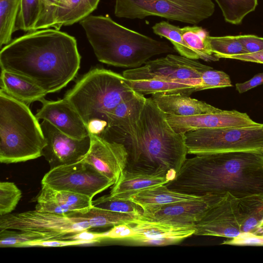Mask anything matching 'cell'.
Listing matches in <instances>:
<instances>
[{"mask_svg":"<svg viewBox=\"0 0 263 263\" xmlns=\"http://www.w3.org/2000/svg\"><path fill=\"white\" fill-rule=\"evenodd\" d=\"M80 63L75 37L50 28L15 38L0 51L1 70L20 76L47 93L58 91L71 82Z\"/></svg>","mask_w":263,"mask_h":263,"instance_id":"6da1fadb","label":"cell"},{"mask_svg":"<svg viewBox=\"0 0 263 263\" xmlns=\"http://www.w3.org/2000/svg\"><path fill=\"white\" fill-rule=\"evenodd\" d=\"M166 185L197 196L263 195V152H229L186 158L176 177Z\"/></svg>","mask_w":263,"mask_h":263,"instance_id":"7a4b0ae2","label":"cell"},{"mask_svg":"<svg viewBox=\"0 0 263 263\" xmlns=\"http://www.w3.org/2000/svg\"><path fill=\"white\" fill-rule=\"evenodd\" d=\"M125 170L132 172L176 177L186 159L185 134L174 130L152 98H146L141 113L137 144L127 150Z\"/></svg>","mask_w":263,"mask_h":263,"instance_id":"3957f363","label":"cell"},{"mask_svg":"<svg viewBox=\"0 0 263 263\" xmlns=\"http://www.w3.org/2000/svg\"><path fill=\"white\" fill-rule=\"evenodd\" d=\"M80 24L97 59L108 65L136 68L154 56L176 51L166 42L126 28L108 15H89Z\"/></svg>","mask_w":263,"mask_h":263,"instance_id":"277c9868","label":"cell"},{"mask_svg":"<svg viewBox=\"0 0 263 263\" xmlns=\"http://www.w3.org/2000/svg\"><path fill=\"white\" fill-rule=\"evenodd\" d=\"M46 145L41 124L28 105L0 90V162L37 158Z\"/></svg>","mask_w":263,"mask_h":263,"instance_id":"5b68a950","label":"cell"},{"mask_svg":"<svg viewBox=\"0 0 263 263\" xmlns=\"http://www.w3.org/2000/svg\"><path fill=\"white\" fill-rule=\"evenodd\" d=\"M137 93L122 74L95 68L84 74L64 98L74 106L87 126L93 120L105 121L108 112Z\"/></svg>","mask_w":263,"mask_h":263,"instance_id":"8992f818","label":"cell"},{"mask_svg":"<svg viewBox=\"0 0 263 263\" xmlns=\"http://www.w3.org/2000/svg\"><path fill=\"white\" fill-rule=\"evenodd\" d=\"M212 0H115L116 16L142 19L154 16L196 25L211 16Z\"/></svg>","mask_w":263,"mask_h":263,"instance_id":"52a82bcc","label":"cell"},{"mask_svg":"<svg viewBox=\"0 0 263 263\" xmlns=\"http://www.w3.org/2000/svg\"><path fill=\"white\" fill-rule=\"evenodd\" d=\"M188 154L262 152L263 123L254 126L204 128L185 133Z\"/></svg>","mask_w":263,"mask_h":263,"instance_id":"ba28073f","label":"cell"},{"mask_svg":"<svg viewBox=\"0 0 263 263\" xmlns=\"http://www.w3.org/2000/svg\"><path fill=\"white\" fill-rule=\"evenodd\" d=\"M91 229L80 217L37 210L0 216V230L12 229L44 235L51 239L68 240L70 236Z\"/></svg>","mask_w":263,"mask_h":263,"instance_id":"9c48e42d","label":"cell"},{"mask_svg":"<svg viewBox=\"0 0 263 263\" xmlns=\"http://www.w3.org/2000/svg\"><path fill=\"white\" fill-rule=\"evenodd\" d=\"M212 68L197 60L168 53L165 57L148 60L139 67L127 69L122 75L128 80L158 79L198 86L202 73Z\"/></svg>","mask_w":263,"mask_h":263,"instance_id":"30bf717a","label":"cell"},{"mask_svg":"<svg viewBox=\"0 0 263 263\" xmlns=\"http://www.w3.org/2000/svg\"><path fill=\"white\" fill-rule=\"evenodd\" d=\"M42 186L80 194L92 199L115 182L88 163L80 160L51 168L44 176Z\"/></svg>","mask_w":263,"mask_h":263,"instance_id":"8fae6325","label":"cell"},{"mask_svg":"<svg viewBox=\"0 0 263 263\" xmlns=\"http://www.w3.org/2000/svg\"><path fill=\"white\" fill-rule=\"evenodd\" d=\"M238 198L226 193L213 204L201 219L195 224L198 236L232 238L241 233L237 217Z\"/></svg>","mask_w":263,"mask_h":263,"instance_id":"7c38bea8","label":"cell"},{"mask_svg":"<svg viewBox=\"0 0 263 263\" xmlns=\"http://www.w3.org/2000/svg\"><path fill=\"white\" fill-rule=\"evenodd\" d=\"M40 124L46 141L42 156L48 162L50 169L79 161L88 151L90 136L77 139L62 133L46 120Z\"/></svg>","mask_w":263,"mask_h":263,"instance_id":"4fadbf2b","label":"cell"},{"mask_svg":"<svg viewBox=\"0 0 263 263\" xmlns=\"http://www.w3.org/2000/svg\"><path fill=\"white\" fill-rule=\"evenodd\" d=\"M223 196L206 195L196 199L147 206L143 208V213L139 217L173 224H195L208 209Z\"/></svg>","mask_w":263,"mask_h":263,"instance_id":"5bb4252c","label":"cell"},{"mask_svg":"<svg viewBox=\"0 0 263 263\" xmlns=\"http://www.w3.org/2000/svg\"><path fill=\"white\" fill-rule=\"evenodd\" d=\"M146 98L139 93L119 104L105 117L107 127L99 136L115 133L123 138L117 141L124 144L126 149L135 146L139 136L140 120Z\"/></svg>","mask_w":263,"mask_h":263,"instance_id":"9a60e30c","label":"cell"},{"mask_svg":"<svg viewBox=\"0 0 263 263\" xmlns=\"http://www.w3.org/2000/svg\"><path fill=\"white\" fill-rule=\"evenodd\" d=\"M89 136L91 141L89 150L81 160L90 164L115 183L126 166L128 153L125 145L96 135Z\"/></svg>","mask_w":263,"mask_h":263,"instance_id":"2e32d148","label":"cell"},{"mask_svg":"<svg viewBox=\"0 0 263 263\" xmlns=\"http://www.w3.org/2000/svg\"><path fill=\"white\" fill-rule=\"evenodd\" d=\"M167 119L175 131L183 133L204 128L246 127L259 125L245 112L236 110L182 117L167 114Z\"/></svg>","mask_w":263,"mask_h":263,"instance_id":"e0dca14e","label":"cell"},{"mask_svg":"<svg viewBox=\"0 0 263 263\" xmlns=\"http://www.w3.org/2000/svg\"><path fill=\"white\" fill-rule=\"evenodd\" d=\"M133 235L127 240L144 245H172L194 235L195 224L181 225L150 221L139 217L130 224Z\"/></svg>","mask_w":263,"mask_h":263,"instance_id":"ac0fdd59","label":"cell"},{"mask_svg":"<svg viewBox=\"0 0 263 263\" xmlns=\"http://www.w3.org/2000/svg\"><path fill=\"white\" fill-rule=\"evenodd\" d=\"M41 108L35 116L38 120H46L65 134L77 139L89 136L82 118L67 100L64 98L57 101H41Z\"/></svg>","mask_w":263,"mask_h":263,"instance_id":"d6986e66","label":"cell"},{"mask_svg":"<svg viewBox=\"0 0 263 263\" xmlns=\"http://www.w3.org/2000/svg\"><path fill=\"white\" fill-rule=\"evenodd\" d=\"M36 201L35 210L61 215L92 205V200L88 196L43 186Z\"/></svg>","mask_w":263,"mask_h":263,"instance_id":"ffe728a7","label":"cell"},{"mask_svg":"<svg viewBox=\"0 0 263 263\" xmlns=\"http://www.w3.org/2000/svg\"><path fill=\"white\" fill-rule=\"evenodd\" d=\"M152 99L157 106L168 115L187 117L220 112L222 109L204 102L180 94L152 95Z\"/></svg>","mask_w":263,"mask_h":263,"instance_id":"44dd1931","label":"cell"},{"mask_svg":"<svg viewBox=\"0 0 263 263\" xmlns=\"http://www.w3.org/2000/svg\"><path fill=\"white\" fill-rule=\"evenodd\" d=\"M172 180L167 175L132 172L124 170L113 185L110 194L119 198L129 199L132 195L141 191L167 184Z\"/></svg>","mask_w":263,"mask_h":263,"instance_id":"7402d4cb","label":"cell"},{"mask_svg":"<svg viewBox=\"0 0 263 263\" xmlns=\"http://www.w3.org/2000/svg\"><path fill=\"white\" fill-rule=\"evenodd\" d=\"M0 90L27 105L45 99L46 93L42 88L13 73L1 70Z\"/></svg>","mask_w":263,"mask_h":263,"instance_id":"603a6c76","label":"cell"},{"mask_svg":"<svg viewBox=\"0 0 263 263\" xmlns=\"http://www.w3.org/2000/svg\"><path fill=\"white\" fill-rule=\"evenodd\" d=\"M237 217L241 233H255L263 221V195L238 198Z\"/></svg>","mask_w":263,"mask_h":263,"instance_id":"cb8c5ba5","label":"cell"},{"mask_svg":"<svg viewBox=\"0 0 263 263\" xmlns=\"http://www.w3.org/2000/svg\"><path fill=\"white\" fill-rule=\"evenodd\" d=\"M128 84L136 92L143 96L162 93L164 95L180 94L190 96L196 91L197 86L180 82L158 80H128Z\"/></svg>","mask_w":263,"mask_h":263,"instance_id":"d4e9b609","label":"cell"},{"mask_svg":"<svg viewBox=\"0 0 263 263\" xmlns=\"http://www.w3.org/2000/svg\"><path fill=\"white\" fill-rule=\"evenodd\" d=\"M67 215L87 220L91 228L113 227L122 223L132 224L137 216L96 207L71 211Z\"/></svg>","mask_w":263,"mask_h":263,"instance_id":"484cf974","label":"cell"},{"mask_svg":"<svg viewBox=\"0 0 263 263\" xmlns=\"http://www.w3.org/2000/svg\"><path fill=\"white\" fill-rule=\"evenodd\" d=\"M202 197L174 191L168 189L165 184L141 191L132 195L129 199L144 208L149 206L196 199Z\"/></svg>","mask_w":263,"mask_h":263,"instance_id":"4316f807","label":"cell"},{"mask_svg":"<svg viewBox=\"0 0 263 263\" xmlns=\"http://www.w3.org/2000/svg\"><path fill=\"white\" fill-rule=\"evenodd\" d=\"M93 11L87 0H60L54 19V29L80 22Z\"/></svg>","mask_w":263,"mask_h":263,"instance_id":"83f0119b","label":"cell"},{"mask_svg":"<svg viewBox=\"0 0 263 263\" xmlns=\"http://www.w3.org/2000/svg\"><path fill=\"white\" fill-rule=\"evenodd\" d=\"M185 43L205 61H217L219 59L211 51L208 42L209 32L201 27L194 25L181 28Z\"/></svg>","mask_w":263,"mask_h":263,"instance_id":"f1b7e54d","label":"cell"},{"mask_svg":"<svg viewBox=\"0 0 263 263\" xmlns=\"http://www.w3.org/2000/svg\"><path fill=\"white\" fill-rule=\"evenodd\" d=\"M152 29L156 35L169 40L180 55L194 60L200 59L198 55L184 41L181 27L171 24L168 22L161 21L155 24L152 27Z\"/></svg>","mask_w":263,"mask_h":263,"instance_id":"f546056e","label":"cell"},{"mask_svg":"<svg viewBox=\"0 0 263 263\" xmlns=\"http://www.w3.org/2000/svg\"><path fill=\"white\" fill-rule=\"evenodd\" d=\"M20 0H0V46L12 41L15 31V24Z\"/></svg>","mask_w":263,"mask_h":263,"instance_id":"4dcf8cb0","label":"cell"},{"mask_svg":"<svg viewBox=\"0 0 263 263\" xmlns=\"http://www.w3.org/2000/svg\"><path fill=\"white\" fill-rule=\"evenodd\" d=\"M227 22L240 24L243 18L255 10L258 0H215Z\"/></svg>","mask_w":263,"mask_h":263,"instance_id":"1f68e13d","label":"cell"},{"mask_svg":"<svg viewBox=\"0 0 263 263\" xmlns=\"http://www.w3.org/2000/svg\"><path fill=\"white\" fill-rule=\"evenodd\" d=\"M96 207L116 212L140 217L143 208L130 199H121L110 194L104 195L92 201Z\"/></svg>","mask_w":263,"mask_h":263,"instance_id":"d6a6232c","label":"cell"},{"mask_svg":"<svg viewBox=\"0 0 263 263\" xmlns=\"http://www.w3.org/2000/svg\"><path fill=\"white\" fill-rule=\"evenodd\" d=\"M41 0H20L15 31H34L41 13Z\"/></svg>","mask_w":263,"mask_h":263,"instance_id":"836d02e7","label":"cell"},{"mask_svg":"<svg viewBox=\"0 0 263 263\" xmlns=\"http://www.w3.org/2000/svg\"><path fill=\"white\" fill-rule=\"evenodd\" d=\"M211 51L218 59L247 53L237 35L208 37Z\"/></svg>","mask_w":263,"mask_h":263,"instance_id":"e575fe53","label":"cell"},{"mask_svg":"<svg viewBox=\"0 0 263 263\" xmlns=\"http://www.w3.org/2000/svg\"><path fill=\"white\" fill-rule=\"evenodd\" d=\"M50 239L43 235L12 229L0 230V247H29L33 242Z\"/></svg>","mask_w":263,"mask_h":263,"instance_id":"d590c367","label":"cell"},{"mask_svg":"<svg viewBox=\"0 0 263 263\" xmlns=\"http://www.w3.org/2000/svg\"><path fill=\"white\" fill-rule=\"evenodd\" d=\"M22 197V192L12 182H0V216L10 214Z\"/></svg>","mask_w":263,"mask_h":263,"instance_id":"8d00e7d4","label":"cell"},{"mask_svg":"<svg viewBox=\"0 0 263 263\" xmlns=\"http://www.w3.org/2000/svg\"><path fill=\"white\" fill-rule=\"evenodd\" d=\"M201 82L196 91L232 86L231 79L226 72L213 68L204 71L201 76Z\"/></svg>","mask_w":263,"mask_h":263,"instance_id":"74e56055","label":"cell"},{"mask_svg":"<svg viewBox=\"0 0 263 263\" xmlns=\"http://www.w3.org/2000/svg\"><path fill=\"white\" fill-rule=\"evenodd\" d=\"M60 0H41V13L34 30L53 28Z\"/></svg>","mask_w":263,"mask_h":263,"instance_id":"f35d334b","label":"cell"},{"mask_svg":"<svg viewBox=\"0 0 263 263\" xmlns=\"http://www.w3.org/2000/svg\"><path fill=\"white\" fill-rule=\"evenodd\" d=\"M221 244L238 246H263V236L252 233L243 232L238 236L228 238Z\"/></svg>","mask_w":263,"mask_h":263,"instance_id":"ab89813d","label":"cell"},{"mask_svg":"<svg viewBox=\"0 0 263 263\" xmlns=\"http://www.w3.org/2000/svg\"><path fill=\"white\" fill-rule=\"evenodd\" d=\"M247 53H253L263 50V37L253 34L237 35Z\"/></svg>","mask_w":263,"mask_h":263,"instance_id":"60d3db41","label":"cell"},{"mask_svg":"<svg viewBox=\"0 0 263 263\" xmlns=\"http://www.w3.org/2000/svg\"><path fill=\"white\" fill-rule=\"evenodd\" d=\"M104 233L105 238L127 239L133 235L134 231L130 224L122 223L114 226Z\"/></svg>","mask_w":263,"mask_h":263,"instance_id":"b9f144b4","label":"cell"},{"mask_svg":"<svg viewBox=\"0 0 263 263\" xmlns=\"http://www.w3.org/2000/svg\"><path fill=\"white\" fill-rule=\"evenodd\" d=\"M104 238H105L104 232H92L87 230L72 235L68 240H79L82 241L83 244H86L98 242Z\"/></svg>","mask_w":263,"mask_h":263,"instance_id":"7bdbcfd3","label":"cell"},{"mask_svg":"<svg viewBox=\"0 0 263 263\" xmlns=\"http://www.w3.org/2000/svg\"><path fill=\"white\" fill-rule=\"evenodd\" d=\"M83 244V243L79 240L51 239L32 242L29 247H61Z\"/></svg>","mask_w":263,"mask_h":263,"instance_id":"ee69618b","label":"cell"},{"mask_svg":"<svg viewBox=\"0 0 263 263\" xmlns=\"http://www.w3.org/2000/svg\"><path fill=\"white\" fill-rule=\"evenodd\" d=\"M263 84V72L257 73L252 78L243 83H236V89L239 93H244Z\"/></svg>","mask_w":263,"mask_h":263,"instance_id":"f6af8a7d","label":"cell"},{"mask_svg":"<svg viewBox=\"0 0 263 263\" xmlns=\"http://www.w3.org/2000/svg\"><path fill=\"white\" fill-rule=\"evenodd\" d=\"M226 59L263 64V50L253 53L230 55L226 57Z\"/></svg>","mask_w":263,"mask_h":263,"instance_id":"bcb514c9","label":"cell"},{"mask_svg":"<svg viewBox=\"0 0 263 263\" xmlns=\"http://www.w3.org/2000/svg\"><path fill=\"white\" fill-rule=\"evenodd\" d=\"M93 11L97 7L100 0H87Z\"/></svg>","mask_w":263,"mask_h":263,"instance_id":"7dc6e473","label":"cell"},{"mask_svg":"<svg viewBox=\"0 0 263 263\" xmlns=\"http://www.w3.org/2000/svg\"><path fill=\"white\" fill-rule=\"evenodd\" d=\"M257 235L263 236V226L260 227L259 230L255 233Z\"/></svg>","mask_w":263,"mask_h":263,"instance_id":"c3c4849f","label":"cell"},{"mask_svg":"<svg viewBox=\"0 0 263 263\" xmlns=\"http://www.w3.org/2000/svg\"><path fill=\"white\" fill-rule=\"evenodd\" d=\"M263 226V221H262V224L261 226V227Z\"/></svg>","mask_w":263,"mask_h":263,"instance_id":"681fc988","label":"cell"}]
</instances>
